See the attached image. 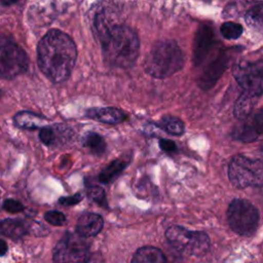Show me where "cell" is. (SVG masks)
Wrapping results in <instances>:
<instances>
[{"label":"cell","instance_id":"6da1fadb","mask_svg":"<svg viewBox=\"0 0 263 263\" xmlns=\"http://www.w3.org/2000/svg\"><path fill=\"white\" fill-rule=\"evenodd\" d=\"M77 49L73 40L59 30L49 31L39 42L37 60L41 72L52 82L66 81L76 62Z\"/></svg>","mask_w":263,"mask_h":263},{"label":"cell","instance_id":"7a4b0ae2","mask_svg":"<svg viewBox=\"0 0 263 263\" xmlns=\"http://www.w3.org/2000/svg\"><path fill=\"white\" fill-rule=\"evenodd\" d=\"M105 60L114 67H132L139 54L140 42L134 30L124 25L109 23L101 14L96 20Z\"/></svg>","mask_w":263,"mask_h":263},{"label":"cell","instance_id":"3957f363","mask_svg":"<svg viewBox=\"0 0 263 263\" xmlns=\"http://www.w3.org/2000/svg\"><path fill=\"white\" fill-rule=\"evenodd\" d=\"M183 64V53L178 44L172 40H163L152 47L146 59L145 69L153 77L165 78L181 70Z\"/></svg>","mask_w":263,"mask_h":263},{"label":"cell","instance_id":"277c9868","mask_svg":"<svg viewBox=\"0 0 263 263\" xmlns=\"http://www.w3.org/2000/svg\"><path fill=\"white\" fill-rule=\"evenodd\" d=\"M165 237L175 250L186 256L202 257L210 249V238L203 231L172 226L165 231Z\"/></svg>","mask_w":263,"mask_h":263},{"label":"cell","instance_id":"5b68a950","mask_svg":"<svg viewBox=\"0 0 263 263\" xmlns=\"http://www.w3.org/2000/svg\"><path fill=\"white\" fill-rule=\"evenodd\" d=\"M259 218L257 208L247 199L235 198L228 205V224L230 228L239 235H252L257 229Z\"/></svg>","mask_w":263,"mask_h":263},{"label":"cell","instance_id":"8992f818","mask_svg":"<svg viewBox=\"0 0 263 263\" xmlns=\"http://www.w3.org/2000/svg\"><path fill=\"white\" fill-rule=\"evenodd\" d=\"M228 177L237 188L260 186L263 184V163L241 154L236 155L229 163Z\"/></svg>","mask_w":263,"mask_h":263},{"label":"cell","instance_id":"52a82bcc","mask_svg":"<svg viewBox=\"0 0 263 263\" xmlns=\"http://www.w3.org/2000/svg\"><path fill=\"white\" fill-rule=\"evenodd\" d=\"M28 57L24 49L8 39H0V77L12 79L28 69Z\"/></svg>","mask_w":263,"mask_h":263},{"label":"cell","instance_id":"ba28073f","mask_svg":"<svg viewBox=\"0 0 263 263\" xmlns=\"http://www.w3.org/2000/svg\"><path fill=\"white\" fill-rule=\"evenodd\" d=\"M232 75L243 91L256 97L263 95V60L240 62L233 66Z\"/></svg>","mask_w":263,"mask_h":263},{"label":"cell","instance_id":"9c48e42d","mask_svg":"<svg viewBox=\"0 0 263 263\" xmlns=\"http://www.w3.org/2000/svg\"><path fill=\"white\" fill-rule=\"evenodd\" d=\"M88 256V245L79 233L66 234L53 250L55 262H84Z\"/></svg>","mask_w":263,"mask_h":263},{"label":"cell","instance_id":"30bf717a","mask_svg":"<svg viewBox=\"0 0 263 263\" xmlns=\"http://www.w3.org/2000/svg\"><path fill=\"white\" fill-rule=\"evenodd\" d=\"M231 136L233 139L246 143L261 138L263 136V109L242 119V122L233 128Z\"/></svg>","mask_w":263,"mask_h":263},{"label":"cell","instance_id":"8fae6325","mask_svg":"<svg viewBox=\"0 0 263 263\" xmlns=\"http://www.w3.org/2000/svg\"><path fill=\"white\" fill-rule=\"evenodd\" d=\"M228 61H229V55L222 52L213 62H211L206 67V69H204L202 75L198 80L199 86L203 89H208L212 87L215 84V82L218 80V78L221 76V74L227 68Z\"/></svg>","mask_w":263,"mask_h":263},{"label":"cell","instance_id":"7c38bea8","mask_svg":"<svg viewBox=\"0 0 263 263\" xmlns=\"http://www.w3.org/2000/svg\"><path fill=\"white\" fill-rule=\"evenodd\" d=\"M213 39L214 35L210 27L201 26L197 30L193 46V62L195 66H199L203 62L213 45Z\"/></svg>","mask_w":263,"mask_h":263},{"label":"cell","instance_id":"4fadbf2b","mask_svg":"<svg viewBox=\"0 0 263 263\" xmlns=\"http://www.w3.org/2000/svg\"><path fill=\"white\" fill-rule=\"evenodd\" d=\"M103 225L104 222L100 215L85 213L78 218L76 230L80 235L84 237H90L97 235L102 230Z\"/></svg>","mask_w":263,"mask_h":263},{"label":"cell","instance_id":"5bb4252c","mask_svg":"<svg viewBox=\"0 0 263 263\" xmlns=\"http://www.w3.org/2000/svg\"><path fill=\"white\" fill-rule=\"evenodd\" d=\"M86 116L96 119L101 122L115 124L123 121L126 115L119 109L114 107H103V108H92L87 110Z\"/></svg>","mask_w":263,"mask_h":263},{"label":"cell","instance_id":"9a60e30c","mask_svg":"<svg viewBox=\"0 0 263 263\" xmlns=\"http://www.w3.org/2000/svg\"><path fill=\"white\" fill-rule=\"evenodd\" d=\"M69 129L64 125H52V126H43L39 133V138L46 146L52 147L58 144H63V141L68 139Z\"/></svg>","mask_w":263,"mask_h":263},{"label":"cell","instance_id":"2e32d148","mask_svg":"<svg viewBox=\"0 0 263 263\" xmlns=\"http://www.w3.org/2000/svg\"><path fill=\"white\" fill-rule=\"evenodd\" d=\"M28 225L25 221L20 219H6L0 221V234L11 237L20 238L27 234Z\"/></svg>","mask_w":263,"mask_h":263},{"label":"cell","instance_id":"e0dca14e","mask_svg":"<svg viewBox=\"0 0 263 263\" xmlns=\"http://www.w3.org/2000/svg\"><path fill=\"white\" fill-rule=\"evenodd\" d=\"M132 261L134 263H163L166 262V258L157 248L143 247L135 253Z\"/></svg>","mask_w":263,"mask_h":263},{"label":"cell","instance_id":"ac0fdd59","mask_svg":"<svg viewBox=\"0 0 263 263\" xmlns=\"http://www.w3.org/2000/svg\"><path fill=\"white\" fill-rule=\"evenodd\" d=\"M256 96H253L251 93H248L243 91L234 105V115L237 119H245L247 118L253 111V108L255 107L257 103Z\"/></svg>","mask_w":263,"mask_h":263},{"label":"cell","instance_id":"d6986e66","mask_svg":"<svg viewBox=\"0 0 263 263\" xmlns=\"http://www.w3.org/2000/svg\"><path fill=\"white\" fill-rule=\"evenodd\" d=\"M46 119L41 117L40 115H37L35 113H31L28 111L20 112L14 116V122L17 126L23 128H29L34 129L37 127L45 126Z\"/></svg>","mask_w":263,"mask_h":263},{"label":"cell","instance_id":"ffe728a7","mask_svg":"<svg viewBox=\"0 0 263 263\" xmlns=\"http://www.w3.org/2000/svg\"><path fill=\"white\" fill-rule=\"evenodd\" d=\"M125 166H126V161L119 160V159L112 161L100 174V176H99L100 181L103 183L113 182L120 175V173L124 170Z\"/></svg>","mask_w":263,"mask_h":263},{"label":"cell","instance_id":"44dd1931","mask_svg":"<svg viewBox=\"0 0 263 263\" xmlns=\"http://www.w3.org/2000/svg\"><path fill=\"white\" fill-rule=\"evenodd\" d=\"M245 18L250 27L263 32V4L252 6L247 11Z\"/></svg>","mask_w":263,"mask_h":263},{"label":"cell","instance_id":"7402d4cb","mask_svg":"<svg viewBox=\"0 0 263 263\" xmlns=\"http://www.w3.org/2000/svg\"><path fill=\"white\" fill-rule=\"evenodd\" d=\"M159 126L166 133L174 136H181L185 130V125L182 120L174 116H164L159 122Z\"/></svg>","mask_w":263,"mask_h":263},{"label":"cell","instance_id":"603a6c76","mask_svg":"<svg viewBox=\"0 0 263 263\" xmlns=\"http://www.w3.org/2000/svg\"><path fill=\"white\" fill-rule=\"evenodd\" d=\"M84 145L96 155H101L105 152L106 149V144L104 139L98 135V134H89L85 138Z\"/></svg>","mask_w":263,"mask_h":263},{"label":"cell","instance_id":"cb8c5ba5","mask_svg":"<svg viewBox=\"0 0 263 263\" xmlns=\"http://www.w3.org/2000/svg\"><path fill=\"white\" fill-rule=\"evenodd\" d=\"M220 32L225 39L234 40L240 37L242 33V27L239 24L233 22H226L221 26Z\"/></svg>","mask_w":263,"mask_h":263},{"label":"cell","instance_id":"d4e9b609","mask_svg":"<svg viewBox=\"0 0 263 263\" xmlns=\"http://www.w3.org/2000/svg\"><path fill=\"white\" fill-rule=\"evenodd\" d=\"M44 218L48 223L55 226H62L66 223L65 215L59 211H48L44 215Z\"/></svg>","mask_w":263,"mask_h":263},{"label":"cell","instance_id":"484cf974","mask_svg":"<svg viewBox=\"0 0 263 263\" xmlns=\"http://www.w3.org/2000/svg\"><path fill=\"white\" fill-rule=\"evenodd\" d=\"M88 195L91 199H93L95 201L99 202L100 204H105V192L102 188L98 187V186H91L87 189Z\"/></svg>","mask_w":263,"mask_h":263},{"label":"cell","instance_id":"4316f807","mask_svg":"<svg viewBox=\"0 0 263 263\" xmlns=\"http://www.w3.org/2000/svg\"><path fill=\"white\" fill-rule=\"evenodd\" d=\"M3 208L10 213H18L24 210V205L20 201H16L13 199L5 200L3 203Z\"/></svg>","mask_w":263,"mask_h":263},{"label":"cell","instance_id":"83f0119b","mask_svg":"<svg viewBox=\"0 0 263 263\" xmlns=\"http://www.w3.org/2000/svg\"><path fill=\"white\" fill-rule=\"evenodd\" d=\"M159 146L165 152H173V151H176L177 149L176 144L173 141L166 140V139H161L159 141Z\"/></svg>","mask_w":263,"mask_h":263},{"label":"cell","instance_id":"f1b7e54d","mask_svg":"<svg viewBox=\"0 0 263 263\" xmlns=\"http://www.w3.org/2000/svg\"><path fill=\"white\" fill-rule=\"evenodd\" d=\"M82 199V196L80 194H76L74 196H70V197H64L60 199V202L66 205H72L77 203L78 201H80Z\"/></svg>","mask_w":263,"mask_h":263},{"label":"cell","instance_id":"f546056e","mask_svg":"<svg viewBox=\"0 0 263 263\" xmlns=\"http://www.w3.org/2000/svg\"><path fill=\"white\" fill-rule=\"evenodd\" d=\"M7 252V245L4 240L0 239V257L1 256H4Z\"/></svg>","mask_w":263,"mask_h":263},{"label":"cell","instance_id":"4dcf8cb0","mask_svg":"<svg viewBox=\"0 0 263 263\" xmlns=\"http://www.w3.org/2000/svg\"><path fill=\"white\" fill-rule=\"evenodd\" d=\"M17 0H1V2L3 3V4H5V5H10V4H12V3H14V2H16Z\"/></svg>","mask_w":263,"mask_h":263},{"label":"cell","instance_id":"1f68e13d","mask_svg":"<svg viewBox=\"0 0 263 263\" xmlns=\"http://www.w3.org/2000/svg\"><path fill=\"white\" fill-rule=\"evenodd\" d=\"M0 204H1V195H0ZM1 206V205H0Z\"/></svg>","mask_w":263,"mask_h":263}]
</instances>
